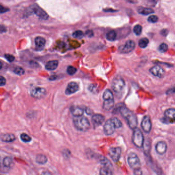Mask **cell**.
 Instances as JSON below:
<instances>
[{"label":"cell","instance_id":"cell-28","mask_svg":"<svg viewBox=\"0 0 175 175\" xmlns=\"http://www.w3.org/2000/svg\"><path fill=\"white\" fill-rule=\"evenodd\" d=\"M113 106H114V100L104 101L103 105V108L105 110H109L113 108Z\"/></svg>","mask_w":175,"mask_h":175},{"label":"cell","instance_id":"cell-31","mask_svg":"<svg viewBox=\"0 0 175 175\" xmlns=\"http://www.w3.org/2000/svg\"><path fill=\"white\" fill-rule=\"evenodd\" d=\"M21 140H22L23 142L25 143L30 142L31 141V137L27 135V133H23L20 135Z\"/></svg>","mask_w":175,"mask_h":175},{"label":"cell","instance_id":"cell-39","mask_svg":"<svg viewBox=\"0 0 175 175\" xmlns=\"http://www.w3.org/2000/svg\"><path fill=\"white\" fill-rule=\"evenodd\" d=\"M5 59H6L7 60L9 61L10 62H12L14 60L15 58L14 56L12 55V54H5L4 55Z\"/></svg>","mask_w":175,"mask_h":175},{"label":"cell","instance_id":"cell-21","mask_svg":"<svg viewBox=\"0 0 175 175\" xmlns=\"http://www.w3.org/2000/svg\"><path fill=\"white\" fill-rule=\"evenodd\" d=\"M58 64L59 62L57 60L50 61L46 64L45 68L48 70H54L57 68Z\"/></svg>","mask_w":175,"mask_h":175},{"label":"cell","instance_id":"cell-5","mask_svg":"<svg viewBox=\"0 0 175 175\" xmlns=\"http://www.w3.org/2000/svg\"><path fill=\"white\" fill-rule=\"evenodd\" d=\"M127 161L129 166L133 170L141 168V162L138 156L135 153L132 152L129 153L127 158Z\"/></svg>","mask_w":175,"mask_h":175},{"label":"cell","instance_id":"cell-6","mask_svg":"<svg viewBox=\"0 0 175 175\" xmlns=\"http://www.w3.org/2000/svg\"><path fill=\"white\" fill-rule=\"evenodd\" d=\"M175 110L174 109H168L164 113V117L162 122L165 124H173L175 122Z\"/></svg>","mask_w":175,"mask_h":175},{"label":"cell","instance_id":"cell-14","mask_svg":"<svg viewBox=\"0 0 175 175\" xmlns=\"http://www.w3.org/2000/svg\"><path fill=\"white\" fill-rule=\"evenodd\" d=\"M167 145L166 143L164 141L158 142L156 145L155 149L158 154L160 155H164L167 150Z\"/></svg>","mask_w":175,"mask_h":175},{"label":"cell","instance_id":"cell-48","mask_svg":"<svg viewBox=\"0 0 175 175\" xmlns=\"http://www.w3.org/2000/svg\"><path fill=\"white\" fill-rule=\"evenodd\" d=\"M1 158L0 157V166H1Z\"/></svg>","mask_w":175,"mask_h":175},{"label":"cell","instance_id":"cell-30","mask_svg":"<svg viewBox=\"0 0 175 175\" xmlns=\"http://www.w3.org/2000/svg\"><path fill=\"white\" fill-rule=\"evenodd\" d=\"M149 43V39L146 38H143L140 39L139 42V45L142 48H146Z\"/></svg>","mask_w":175,"mask_h":175},{"label":"cell","instance_id":"cell-24","mask_svg":"<svg viewBox=\"0 0 175 175\" xmlns=\"http://www.w3.org/2000/svg\"><path fill=\"white\" fill-rule=\"evenodd\" d=\"M99 174L100 175H113V169L102 166L100 169Z\"/></svg>","mask_w":175,"mask_h":175},{"label":"cell","instance_id":"cell-18","mask_svg":"<svg viewBox=\"0 0 175 175\" xmlns=\"http://www.w3.org/2000/svg\"><path fill=\"white\" fill-rule=\"evenodd\" d=\"M46 41L45 39L41 37H38L35 39V45L36 50H42L45 47Z\"/></svg>","mask_w":175,"mask_h":175},{"label":"cell","instance_id":"cell-49","mask_svg":"<svg viewBox=\"0 0 175 175\" xmlns=\"http://www.w3.org/2000/svg\"><path fill=\"white\" fill-rule=\"evenodd\" d=\"M0 175H1V174H0Z\"/></svg>","mask_w":175,"mask_h":175},{"label":"cell","instance_id":"cell-43","mask_svg":"<svg viewBox=\"0 0 175 175\" xmlns=\"http://www.w3.org/2000/svg\"><path fill=\"white\" fill-rule=\"evenodd\" d=\"M7 31V29L6 27L3 25H0V34L5 33Z\"/></svg>","mask_w":175,"mask_h":175},{"label":"cell","instance_id":"cell-13","mask_svg":"<svg viewBox=\"0 0 175 175\" xmlns=\"http://www.w3.org/2000/svg\"><path fill=\"white\" fill-rule=\"evenodd\" d=\"M149 72L152 74L153 76L161 78L163 77L165 74V71L161 66H154L149 70Z\"/></svg>","mask_w":175,"mask_h":175},{"label":"cell","instance_id":"cell-7","mask_svg":"<svg viewBox=\"0 0 175 175\" xmlns=\"http://www.w3.org/2000/svg\"><path fill=\"white\" fill-rule=\"evenodd\" d=\"M136 46L135 42L132 40L127 41L124 45H121L119 48L120 53L128 54L133 51Z\"/></svg>","mask_w":175,"mask_h":175},{"label":"cell","instance_id":"cell-11","mask_svg":"<svg viewBox=\"0 0 175 175\" xmlns=\"http://www.w3.org/2000/svg\"><path fill=\"white\" fill-rule=\"evenodd\" d=\"M141 127L145 133H149L152 129V122L149 117L145 116L143 117L141 122Z\"/></svg>","mask_w":175,"mask_h":175},{"label":"cell","instance_id":"cell-12","mask_svg":"<svg viewBox=\"0 0 175 175\" xmlns=\"http://www.w3.org/2000/svg\"><path fill=\"white\" fill-rule=\"evenodd\" d=\"M32 10L34 14L43 20H47L48 18V14L44 10L37 5H33Z\"/></svg>","mask_w":175,"mask_h":175},{"label":"cell","instance_id":"cell-20","mask_svg":"<svg viewBox=\"0 0 175 175\" xmlns=\"http://www.w3.org/2000/svg\"><path fill=\"white\" fill-rule=\"evenodd\" d=\"M143 150L146 156H148L150 153L151 149V142L149 139L145 140L142 146Z\"/></svg>","mask_w":175,"mask_h":175},{"label":"cell","instance_id":"cell-40","mask_svg":"<svg viewBox=\"0 0 175 175\" xmlns=\"http://www.w3.org/2000/svg\"><path fill=\"white\" fill-rule=\"evenodd\" d=\"M10 10L8 8L3 6V5L0 4V14H4L9 11Z\"/></svg>","mask_w":175,"mask_h":175},{"label":"cell","instance_id":"cell-15","mask_svg":"<svg viewBox=\"0 0 175 175\" xmlns=\"http://www.w3.org/2000/svg\"><path fill=\"white\" fill-rule=\"evenodd\" d=\"M92 122L95 127L101 125L105 121V117L101 114H95L92 118Z\"/></svg>","mask_w":175,"mask_h":175},{"label":"cell","instance_id":"cell-4","mask_svg":"<svg viewBox=\"0 0 175 175\" xmlns=\"http://www.w3.org/2000/svg\"><path fill=\"white\" fill-rule=\"evenodd\" d=\"M125 86V83L122 78L117 76L112 82V89L116 93H121Z\"/></svg>","mask_w":175,"mask_h":175},{"label":"cell","instance_id":"cell-1","mask_svg":"<svg viewBox=\"0 0 175 175\" xmlns=\"http://www.w3.org/2000/svg\"><path fill=\"white\" fill-rule=\"evenodd\" d=\"M119 111L123 117L127 121L129 126L132 129H135L138 125V119L133 112L125 106H121Z\"/></svg>","mask_w":175,"mask_h":175},{"label":"cell","instance_id":"cell-26","mask_svg":"<svg viewBox=\"0 0 175 175\" xmlns=\"http://www.w3.org/2000/svg\"><path fill=\"white\" fill-rule=\"evenodd\" d=\"M47 158L45 155L43 154H39L36 156V161L39 164H45L47 162Z\"/></svg>","mask_w":175,"mask_h":175},{"label":"cell","instance_id":"cell-29","mask_svg":"<svg viewBox=\"0 0 175 175\" xmlns=\"http://www.w3.org/2000/svg\"><path fill=\"white\" fill-rule=\"evenodd\" d=\"M106 38L107 40L109 41H115L117 38L116 32L114 30H111L106 34Z\"/></svg>","mask_w":175,"mask_h":175},{"label":"cell","instance_id":"cell-35","mask_svg":"<svg viewBox=\"0 0 175 175\" xmlns=\"http://www.w3.org/2000/svg\"><path fill=\"white\" fill-rule=\"evenodd\" d=\"M67 72L70 76L74 75L77 72V69L73 66H69L67 68Z\"/></svg>","mask_w":175,"mask_h":175},{"label":"cell","instance_id":"cell-38","mask_svg":"<svg viewBox=\"0 0 175 175\" xmlns=\"http://www.w3.org/2000/svg\"><path fill=\"white\" fill-rule=\"evenodd\" d=\"M147 20L150 23H156L158 21V18L156 16H150L149 17Z\"/></svg>","mask_w":175,"mask_h":175},{"label":"cell","instance_id":"cell-36","mask_svg":"<svg viewBox=\"0 0 175 175\" xmlns=\"http://www.w3.org/2000/svg\"><path fill=\"white\" fill-rule=\"evenodd\" d=\"M167 50H168V46L166 44L164 43L160 44L159 47V50L161 53H165L167 51Z\"/></svg>","mask_w":175,"mask_h":175},{"label":"cell","instance_id":"cell-8","mask_svg":"<svg viewBox=\"0 0 175 175\" xmlns=\"http://www.w3.org/2000/svg\"><path fill=\"white\" fill-rule=\"evenodd\" d=\"M122 150L121 147H110L109 150V156L115 162H117L119 161L121 158Z\"/></svg>","mask_w":175,"mask_h":175},{"label":"cell","instance_id":"cell-45","mask_svg":"<svg viewBox=\"0 0 175 175\" xmlns=\"http://www.w3.org/2000/svg\"><path fill=\"white\" fill-rule=\"evenodd\" d=\"M161 34H162V35H163V36H164V34H165V36H166V34H167V30H162L161 31Z\"/></svg>","mask_w":175,"mask_h":175},{"label":"cell","instance_id":"cell-10","mask_svg":"<svg viewBox=\"0 0 175 175\" xmlns=\"http://www.w3.org/2000/svg\"><path fill=\"white\" fill-rule=\"evenodd\" d=\"M116 129V128L115 127V124L113 123V121H112V120L111 119L107 120L104 124V133L107 136L113 135Z\"/></svg>","mask_w":175,"mask_h":175},{"label":"cell","instance_id":"cell-33","mask_svg":"<svg viewBox=\"0 0 175 175\" xmlns=\"http://www.w3.org/2000/svg\"><path fill=\"white\" fill-rule=\"evenodd\" d=\"M142 31V27L140 25H136L133 27V32L137 36H139Z\"/></svg>","mask_w":175,"mask_h":175},{"label":"cell","instance_id":"cell-25","mask_svg":"<svg viewBox=\"0 0 175 175\" xmlns=\"http://www.w3.org/2000/svg\"><path fill=\"white\" fill-rule=\"evenodd\" d=\"M103 99L104 101H109V100H114L113 99V93L110 89H107L104 92L103 95Z\"/></svg>","mask_w":175,"mask_h":175},{"label":"cell","instance_id":"cell-2","mask_svg":"<svg viewBox=\"0 0 175 175\" xmlns=\"http://www.w3.org/2000/svg\"><path fill=\"white\" fill-rule=\"evenodd\" d=\"M73 122L76 129L81 132H86L90 127L89 121L87 118L84 117H74Z\"/></svg>","mask_w":175,"mask_h":175},{"label":"cell","instance_id":"cell-42","mask_svg":"<svg viewBox=\"0 0 175 175\" xmlns=\"http://www.w3.org/2000/svg\"><path fill=\"white\" fill-rule=\"evenodd\" d=\"M133 170H134L133 171L134 175H142V170L141 169V168L136 169H134Z\"/></svg>","mask_w":175,"mask_h":175},{"label":"cell","instance_id":"cell-44","mask_svg":"<svg viewBox=\"0 0 175 175\" xmlns=\"http://www.w3.org/2000/svg\"><path fill=\"white\" fill-rule=\"evenodd\" d=\"M86 35L89 37H92L93 36V31H91V30H88L86 32Z\"/></svg>","mask_w":175,"mask_h":175},{"label":"cell","instance_id":"cell-47","mask_svg":"<svg viewBox=\"0 0 175 175\" xmlns=\"http://www.w3.org/2000/svg\"><path fill=\"white\" fill-rule=\"evenodd\" d=\"M3 67V63H2V61H0V70H1Z\"/></svg>","mask_w":175,"mask_h":175},{"label":"cell","instance_id":"cell-23","mask_svg":"<svg viewBox=\"0 0 175 175\" xmlns=\"http://www.w3.org/2000/svg\"><path fill=\"white\" fill-rule=\"evenodd\" d=\"M138 12L140 14H142L144 16H147L149 14L154 13V10L152 8H146L143 7H139L138 8Z\"/></svg>","mask_w":175,"mask_h":175},{"label":"cell","instance_id":"cell-17","mask_svg":"<svg viewBox=\"0 0 175 175\" xmlns=\"http://www.w3.org/2000/svg\"><path fill=\"white\" fill-rule=\"evenodd\" d=\"M0 139L4 142H13L16 140V137L13 133H3L0 136Z\"/></svg>","mask_w":175,"mask_h":175},{"label":"cell","instance_id":"cell-3","mask_svg":"<svg viewBox=\"0 0 175 175\" xmlns=\"http://www.w3.org/2000/svg\"><path fill=\"white\" fill-rule=\"evenodd\" d=\"M144 136L141 130L137 127L133 130L132 136V141L133 144L138 148H142L144 142Z\"/></svg>","mask_w":175,"mask_h":175},{"label":"cell","instance_id":"cell-46","mask_svg":"<svg viewBox=\"0 0 175 175\" xmlns=\"http://www.w3.org/2000/svg\"><path fill=\"white\" fill-rule=\"evenodd\" d=\"M52 175L50 172H42V175Z\"/></svg>","mask_w":175,"mask_h":175},{"label":"cell","instance_id":"cell-22","mask_svg":"<svg viewBox=\"0 0 175 175\" xmlns=\"http://www.w3.org/2000/svg\"><path fill=\"white\" fill-rule=\"evenodd\" d=\"M72 115L74 117H79L83 116L84 110L83 109L79 107H72L71 108Z\"/></svg>","mask_w":175,"mask_h":175},{"label":"cell","instance_id":"cell-41","mask_svg":"<svg viewBox=\"0 0 175 175\" xmlns=\"http://www.w3.org/2000/svg\"><path fill=\"white\" fill-rule=\"evenodd\" d=\"M6 79L5 78L2 76H0V86H3L6 84Z\"/></svg>","mask_w":175,"mask_h":175},{"label":"cell","instance_id":"cell-37","mask_svg":"<svg viewBox=\"0 0 175 175\" xmlns=\"http://www.w3.org/2000/svg\"><path fill=\"white\" fill-rule=\"evenodd\" d=\"M84 34L83 31L81 30H77L73 33V36L76 38H81L83 36Z\"/></svg>","mask_w":175,"mask_h":175},{"label":"cell","instance_id":"cell-27","mask_svg":"<svg viewBox=\"0 0 175 175\" xmlns=\"http://www.w3.org/2000/svg\"><path fill=\"white\" fill-rule=\"evenodd\" d=\"M3 164L4 167H7V168L13 167L14 165V161H13V159L10 157H6L4 158Z\"/></svg>","mask_w":175,"mask_h":175},{"label":"cell","instance_id":"cell-16","mask_svg":"<svg viewBox=\"0 0 175 175\" xmlns=\"http://www.w3.org/2000/svg\"><path fill=\"white\" fill-rule=\"evenodd\" d=\"M79 89V85L74 82H70L66 89L65 93L67 95H70L78 92Z\"/></svg>","mask_w":175,"mask_h":175},{"label":"cell","instance_id":"cell-9","mask_svg":"<svg viewBox=\"0 0 175 175\" xmlns=\"http://www.w3.org/2000/svg\"><path fill=\"white\" fill-rule=\"evenodd\" d=\"M30 93L34 98H36V99H41L46 95V90L43 87H34L31 89Z\"/></svg>","mask_w":175,"mask_h":175},{"label":"cell","instance_id":"cell-34","mask_svg":"<svg viewBox=\"0 0 175 175\" xmlns=\"http://www.w3.org/2000/svg\"><path fill=\"white\" fill-rule=\"evenodd\" d=\"M14 73L16 74L19 75V76L23 75L25 73V70H24L23 68L20 66H17L15 67L14 68Z\"/></svg>","mask_w":175,"mask_h":175},{"label":"cell","instance_id":"cell-32","mask_svg":"<svg viewBox=\"0 0 175 175\" xmlns=\"http://www.w3.org/2000/svg\"><path fill=\"white\" fill-rule=\"evenodd\" d=\"M111 119L112 120V121H113L116 128L119 129V128L122 127V123L121 122V121L118 118H116V117H113V118H111Z\"/></svg>","mask_w":175,"mask_h":175},{"label":"cell","instance_id":"cell-19","mask_svg":"<svg viewBox=\"0 0 175 175\" xmlns=\"http://www.w3.org/2000/svg\"><path fill=\"white\" fill-rule=\"evenodd\" d=\"M97 158H98V160L102 165L113 169L112 163L110 162V161L107 158H105V157L103 156H101V155L99 156Z\"/></svg>","mask_w":175,"mask_h":175}]
</instances>
